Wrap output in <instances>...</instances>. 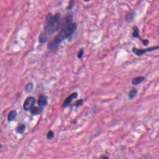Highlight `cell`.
Here are the masks:
<instances>
[{"instance_id":"2e32d148","label":"cell","mask_w":159,"mask_h":159,"mask_svg":"<svg viewBox=\"0 0 159 159\" xmlns=\"http://www.w3.org/2000/svg\"><path fill=\"white\" fill-rule=\"evenodd\" d=\"M125 19L127 20V21H130L131 20L133 19V17H134V14L132 13H128L126 14L125 16Z\"/></svg>"},{"instance_id":"9a60e30c","label":"cell","mask_w":159,"mask_h":159,"mask_svg":"<svg viewBox=\"0 0 159 159\" xmlns=\"http://www.w3.org/2000/svg\"><path fill=\"white\" fill-rule=\"evenodd\" d=\"M54 137V132L52 130H49L47 134V139L50 140Z\"/></svg>"},{"instance_id":"5b68a950","label":"cell","mask_w":159,"mask_h":159,"mask_svg":"<svg viewBox=\"0 0 159 159\" xmlns=\"http://www.w3.org/2000/svg\"><path fill=\"white\" fill-rule=\"evenodd\" d=\"M77 97H78V93H77L76 92H74V93H71V94H70V95L65 99V101L63 102V105H62L63 107L65 108V107L68 106L70 104V103H71V102L72 101V100H73V99L76 98Z\"/></svg>"},{"instance_id":"9c48e42d","label":"cell","mask_w":159,"mask_h":159,"mask_svg":"<svg viewBox=\"0 0 159 159\" xmlns=\"http://www.w3.org/2000/svg\"><path fill=\"white\" fill-rule=\"evenodd\" d=\"M17 116V111L16 110H12L9 112L7 116L8 121H12Z\"/></svg>"},{"instance_id":"ac0fdd59","label":"cell","mask_w":159,"mask_h":159,"mask_svg":"<svg viewBox=\"0 0 159 159\" xmlns=\"http://www.w3.org/2000/svg\"><path fill=\"white\" fill-rule=\"evenodd\" d=\"M74 4H75V2H74V1L73 0H71L70 1V2H69V5L68 6V7H67V9H72L73 8V6H74Z\"/></svg>"},{"instance_id":"3957f363","label":"cell","mask_w":159,"mask_h":159,"mask_svg":"<svg viewBox=\"0 0 159 159\" xmlns=\"http://www.w3.org/2000/svg\"><path fill=\"white\" fill-rule=\"evenodd\" d=\"M159 48V45L158 46H155V47H152L150 48H145V49H139L137 48H132V52L137 56H141L143 54L148 52H152L153 50H156Z\"/></svg>"},{"instance_id":"8992f818","label":"cell","mask_w":159,"mask_h":159,"mask_svg":"<svg viewBox=\"0 0 159 159\" xmlns=\"http://www.w3.org/2000/svg\"><path fill=\"white\" fill-rule=\"evenodd\" d=\"M37 102H38L39 106H40V107H45V106H46L47 104V97L44 94H41L39 96V99H38Z\"/></svg>"},{"instance_id":"ba28073f","label":"cell","mask_w":159,"mask_h":159,"mask_svg":"<svg viewBox=\"0 0 159 159\" xmlns=\"http://www.w3.org/2000/svg\"><path fill=\"white\" fill-rule=\"evenodd\" d=\"M145 80V78L143 76H137L132 80V83L134 85H137L140 83H141L142 81H143Z\"/></svg>"},{"instance_id":"e0dca14e","label":"cell","mask_w":159,"mask_h":159,"mask_svg":"<svg viewBox=\"0 0 159 159\" xmlns=\"http://www.w3.org/2000/svg\"><path fill=\"white\" fill-rule=\"evenodd\" d=\"M83 53H84V49L83 48H81L79 51H78V53H77V57H78V58H81L82 57H83Z\"/></svg>"},{"instance_id":"277c9868","label":"cell","mask_w":159,"mask_h":159,"mask_svg":"<svg viewBox=\"0 0 159 159\" xmlns=\"http://www.w3.org/2000/svg\"><path fill=\"white\" fill-rule=\"evenodd\" d=\"M35 102V99L34 97H32V96L28 97L25 99V101L24 103V105H23L24 109L25 111L30 110L31 108L32 107H34V105Z\"/></svg>"},{"instance_id":"7c38bea8","label":"cell","mask_w":159,"mask_h":159,"mask_svg":"<svg viewBox=\"0 0 159 159\" xmlns=\"http://www.w3.org/2000/svg\"><path fill=\"white\" fill-rule=\"evenodd\" d=\"M25 128H26L25 125H24V124H20V125H19L17 127L16 130H17V132L19 134H22L24 132V131H25Z\"/></svg>"},{"instance_id":"5bb4252c","label":"cell","mask_w":159,"mask_h":159,"mask_svg":"<svg viewBox=\"0 0 159 159\" xmlns=\"http://www.w3.org/2000/svg\"><path fill=\"white\" fill-rule=\"evenodd\" d=\"M32 89H33V83H29L25 86V91L27 93L31 92Z\"/></svg>"},{"instance_id":"8fae6325","label":"cell","mask_w":159,"mask_h":159,"mask_svg":"<svg viewBox=\"0 0 159 159\" xmlns=\"http://www.w3.org/2000/svg\"><path fill=\"white\" fill-rule=\"evenodd\" d=\"M137 93V89L135 88H132L130 90L129 93V98L130 99H134V98L136 96Z\"/></svg>"},{"instance_id":"d6986e66","label":"cell","mask_w":159,"mask_h":159,"mask_svg":"<svg viewBox=\"0 0 159 159\" xmlns=\"http://www.w3.org/2000/svg\"><path fill=\"white\" fill-rule=\"evenodd\" d=\"M83 99H80L78 100V101L76 102V103H75V106L78 107V106H81V105L83 104Z\"/></svg>"},{"instance_id":"7402d4cb","label":"cell","mask_w":159,"mask_h":159,"mask_svg":"<svg viewBox=\"0 0 159 159\" xmlns=\"http://www.w3.org/2000/svg\"><path fill=\"white\" fill-rule=\"evenodd\" d=\"M91 1V0H84V1H86V2H88V1Z\"/></svg>"},{"instance_id":"7a4b0ae2","label":"cell","mask_w":159,"mask_h":159,"mask_svg":"<svg viewBox=\"0 0 159 159\" xmlns=\"http://www.w3.org/2000/svg\"><path fill=\"white\" fill-rule=\"evenodd\" d=\"M77 24L74 22H70L66 24L51 40L48 45V48L52 51H55L57 48L58 44L65 39H67L75 33L77 29Z\"/></svg>"},{"instance_id":"52a82bcc","label":"cell","mask_w":159,"mask_h":159,"mask_svg":"<svg viewBox=\"0 0 159 159\" xmlns=\"http://www.w3.org/2000/svg\"><path fill=\"white\" fill-rule=\"evenodd\" d=\"M30 114L32 115H38L40 114L42 111H43V108L42 107H32L31 109L30 110Z\"/></svg>"},{"instance_id":"44dd1931","label":"cell","mask_w":159,"mask_h":159,"mask_svg":"<svg viewBox=\"0 0 159 159\" xmlns=\"http://www.w3.org/2000/svg\"><path fill=\"white\" fill-rule=\"evenodd\" d=\"M157 31H158V34H159V24H158V29H157Z\"/></svg>"},{"instance_id":"6da1fadb","label":"cell","mask_w":159,"mask_h":159,"mask_svg":"<svg viewBox=\"0 0 159 159\" xmlns=\"http://www.w3.org/2000/svg\"><path fill=\"white\" fill-rule=\"evenodd\" d=\"M73 21V16L71 14H66L64 17L60 13L55 14L48 13L46 16L44 22V30L47 35H52L58 30H60L66 24Z\"/></svg>"},{"instance_id":"ffe728a7","label":"cell","mask_w":159,"mask_h":159,"mask_svg":"<svg viewBox=\"0 0 159 159\" xmlns=\"http://www.w3.org/2000/svg\"><path fill=\"white\" fill-rule=\"evenodd\" d=\"M143 41V43L144 44V45H147L148 43V40H147V39H145V40H142Z\"/></svg>"},{"instance_id":"30bf717a","label":"cell","mask_w":159,"mask_h":159,"mask_svg":"<svg viewBox=\"0 0 159 159\" xmlns=\"http://www.w3.org/2000/svg\"><path fill=\"white\" fill-rule=\"evenodd\" d=\"M39 42L40 43H45L47 42V34H46V32H42L40 33L39 37Z\"/></svg>"},{"instance_id":"4fadbf2b","label":"cell","mask_w":159,"mask_h":159,"mask_svg":"<svg viewBox=\"0 0 159 159\" xmlns=\"http://www.w3.org/2000/svg\"><path fill=\"white\" fill-rule=\"evenodd\" d=\"M139 32V29L137 27H134V30H133V32H132L133 37H135V38H140Z\"/></svg>"}]
</instances>
